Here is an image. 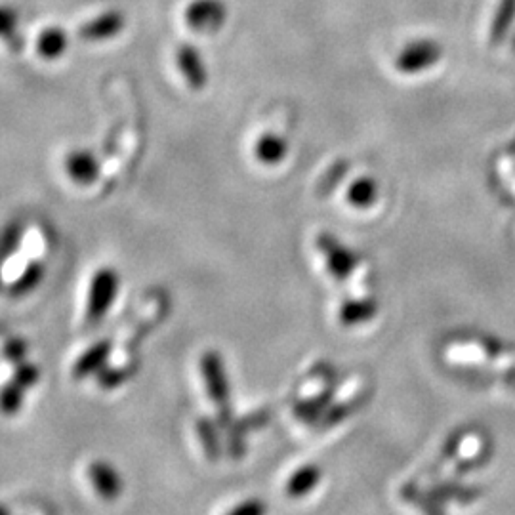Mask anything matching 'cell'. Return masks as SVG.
<instances>
[{"label":"cell","instance_id":"cell-24","mask_svg":"<svg viewBox=\"0 0 515 515\" xmlns=\"http://www.w3.org/2000/svg\"><path fill=\"white\" fill-rule=\"evenodd\" d=\"M23 388H20L16 382H8L2 388V395H0V405H2V412L6 416H14L18 414L23 405Z\"/></svg>","mask_w":515,"mask_h":515},{"label":"cell","instance_id":"cell-20","mask_svg":"<svg viewBox=\"0 0 515 515\" xmlns=\"http://www.w3.org/2000/svg\"><path fill=\"white\" fill-rule=\"evenodd\" d=\"M369 397H371V392H369V390H363V392L353 395V397L346 399V401H342V403L330 405L327 412L323 414V418H321L323 426H325V428H330V426H334V424L342 422L344 418H348L350 414L357 411L365 401H369Z\"/></svg>","mask_w":515,"mask_h":515},{"label":"cell","instance_id":"cell-30","mask_svg":"<svg viewBox=\"0 0 515 515\" xmlns=\"http://www.w3.org/2000/svg\"><path fill=\"white\" fill-rule=\"evenodd\" d=\"M512 46H514V50H515V35H514V42H512Z\"/></svg>","mask_w":515,"mask_h":515},{"label":"cell","instance_id":"cell-22","mask_svg":"<svg viewBox=\"0 0 515 515\" xmlns=\"http://www.w3.org/2000/svg\"><path fill=\"white\" fill-rule=\"evenodd\" d=\"M166 311H168V306L163 304L161 308L157 309L155 313H151V315H147L145 319H142L132 332H130V336L124 340L123 350L124 351H136L140 348V344H142V340H144L145 336L151 332V330L155 329V327H159L161 323H163V319H165Z\"/></svg>","mask_w":515,"mask_h":515},{"label":"cell","instance_id":"cell-9","mask_svg":"<svg viewBox=\"0 0 515 515\" xmlns=\"http://www.w3.org/2000/svg\"><path fill=\"white\" fill-rule=\"evenodd\" d=\"M124 29V16L117 10H109L81 27V39L88 42L107 41L117 37Z\"/></svg>","mask_w":515,"mask_h":515},{"label":"cell","instance_id":"cell-17","mask_svg":"<svg viewBox=\"0 0 515 515\" xmlns=\"http://www.w3.org/2000/svg\"><path fill=\"white\" fill-rule=\"evenodd\" d=\"M515 21V0H500L498 8H496L493 25H491V33H489V41L493 46H498L500 42L508 37L510 29L514 27Z\"/></svg>","mask_w":515,"mask_h":515},{"label":"cell","instance_id":"cell-19","mask_svg":"<svg viewBox=\"0 0 515 515\" xmlns=\"http://www.w3.org/2000/svg\"><path fill=\"white\" fill-rule=\"evenodd\" d=\"M140 369V361L138 359H130L123 365H105L102 371L98 372V384L102 386L103 390H115L121 384H124L130 376H134L136 371Z\"/></svg>","mask_w":515,"mask_h":515},{"label":"cell","instance_id":"cell-15","mask_svg":"<svg viewBox=\"0 0 515 515\" xmlns=\"http://www.w3.org/2000/svg\"><path fill=\"white\" fill-rule=\"evenodd\" d=\"M195 430L201 439L203 451H205L208 462H218L222 456V439H220V424L214 422L208 416H201L195 422Z\"/></svg>","mask_w":515,"mask_h":515},{"label":"cell","instance_id":"cell-29","mask_svg":"<svg viewBox=\"0 0 515 515\" xmlns=\"http://www.w3.org/2000/svg\"><path fill=\"white\" fill-rule=\"evenodd\" d=\"M264 512H266V506L260 500H247L231 510V514L235 515H258Z\"/></svg>","mask_w":515,"mask_h":515},{"label":"cell","instance_id":"cell-27","mask_svg":"<svg viewBox=\"0 0 515 515\" xmlns=\"http://www.w3.org/2000/svg\"><path fill=\"white\" fill-rule=\"evenodd\" d=\"M21 243V227L16 226V224H12V226L8 227L6 231H4V245H2V256L4 258H10L18 248H20Z\"/></svg>","mask_w":515,"mask_h":515},{"label":"cell","instance_id":"cell-14","mask_svg":"<svg viewBox=\"0 0 515 515\" xmlns=\"http://www.w3.org/2000/svg\"><path fill=\"white\" fill-rule=\"evenodd\" d=\"M67 48H69V37L60 27L44 29L37 39V52L46 62L60 60L67 52Z\"/></svg>","mask_w":515,"mask_h":515},{"label":"cell","instance_id":"cell-23","mask_svg":"<svg viewBox=\"0 0 515 515\" xmlns=\"http://www.w3.org/2000/svg\"><path fill=\"white\" fill-rule=\"evenodd\" d=\"M348 170H350V163H348L346 159H340V161L332 163L329 170L323 174L321 182H319L317 197H319V199H327V197H330V195L334 193V189L342 184V180L346 178Z\"/></svg>","mask_w":515,"mask_h":515},{"label":"cell","instance_id":"cell-13","mask_svg":"<svg viewBox=\"0 0 515 515\" xmlns=\"http://www.w3.org/2000/svg\"><path fill=\"white\" fill-rule=\"evenodd\" d=\"M334 399V390L332 388H325L319 393H315L313 397H306L302 401H298L294 405V412L300 420H304L306 424H313L319 422L323 418V414L327 412Z\"/></svg>","mask_w":515,"mask_h":515},{"label":"cell","instance_id":"cell-5","mask_svg":"<svg viewBox=\"0 0 515 515\" xmlns=\"http://www.w3.org/2000/svg\"><path fill=\"white\" fill-rule=\"evenodd\" d=\"M441 54H443V50L437 42L432 39H418V41L407 44L399 52V56L395 60V67L403 75H418L439 62Z\"/></svg>","mask_w":515,"mask_h":515},{"label":"cell","instance_id":"cell-11","mask_svg":"<svg viewBox=\"0 0 515 515\" xmlns=\"http://www.w3.org/2000/svg\"><path fill=\"white\" fill-rule=\"evenodd\" d=\"M378 311V304L371 296L365 298H350L344 300V304L340 306L338 311V319L344 327H357L361 323L371 321L372 317Z\"/></svg>","mask_w":515,"mask_h":515},{"label":"cell","instance_id":"cell-6","mask_svg":"<svg viewBox=\"0 0 515 515\" xmlns=\"http://www.w3.org/2000/svg\"><path fill=\"white\" fill-rule=\"evenodd\" d=\"M176 62H178V67L191 90L199 92L205 88L208 83V71H206L201 52L195 46L182 44L176 52Z\"/></svg>","mask_w":515,"mask_h":515},{"label":"cell","instance_id":"cell-25","mask_svg":"<svg viewBox=\"0 0 515 515\" xmlns=\"http://www.w3.org/2000/svg\"><path fill=\"white\" fill-rule=\"evenodd\" d=\"M39 378H41L39 367H37V365H33V363L23 361V363H18V365H16V371H14L12 382H16V384H18L20 388H23V390H29V388L37 386Z\"/></svg>","mask_w":515,"mask_h":515},{"label":"cell","instance_id":"cell-7","mask_svg":"<svg viewBox=\"0 0 515 515\" xmlns=\"http://www.w3.org/2000/svg\"><path fill=\"white\" fill-rule=\"evenodd\" d=\"M86 475H88L90 483L94 485L96 493L105 500H115L117 496L121 495V491H123L121 477L109 462L94 460L92 464H88Z\"/></svg>","mask_w":515,"mask_h":515},{"label":"cell","instance_id":"cell-1","mask_svg":"<svg viewBox=\"0 0 515 515\" xmlns=\"http://www.w3.org/2000/svg\"><path fill=\"white\" fill-rule=\"evenodd\" d=\"M201 372L205 380L206 393L216 407V420L220 428L226 432L235 422V414L231 409V388L222 355L216 350L205 351L201 357Z\"/></svg>","mask_w":515,"mask_h":515},{"label":"cell","instance_id":"cell-12","mask_svg":"<svg viewBox=\"0 0 515 515\" xmlns=\"http://www.w3.org/2000/svg\"><path fill=\"white\" fill-rule=\"evenodd\" d=\"M287 153H289L287 140L283 136H279V134H273V132H266L254 144V157L262 165H279L287 157Z\"/></svg>","mask_w":515,"mask_h":515},{"label":"cell","instance_id":"cell-10","mask_svg":"<svg viewBox=\"0 0 515 515\" xmlns=\"http://www.w3.org/2000/svg\"><path fill=\"white\" fill-rule=\"evenodd\" d=\"M111 350H113V342H111L109 338L100 340V342H96L94 346H90V348L84 351L83 355L75 361L73 371H71L73 378H75V380H83V378H88V376H92V374H98V372L102 371L103 367L107 365Z\"/></svg>","mask_w":515,"mask_h":515},{"label":"cell","instance_id":"cell-28","mask_svg":"<svg viewBox=\"0 0 515 515\" xmlns=\"http://www.w3.org/2000/svg\"><path fill=\"white\" fill-rule=\"evenodd\" d=\"M464 437H466V430L454 432L453 435L449 437V441L445 443V449L441 451V462H447L449 458H453L454 454H456V451L460 449V445H462Z\"/></svg>","mask_w":515,"mask_h":515},{"label":"cell","instance_id":"cell-2","mask_svg":"<svg viewBox=\"0 0 515 515\" xmlns=\"http://www.w3.org/2000/svg\"><path fill=\"white\" fill-rule=\"evenodd\" d=\"M119 292V275L113 268H100L88 289V302H86V321L90 325H98L107 311L113 306Z\"/></svg>","mask_w":515,"mask_h":515},{"label":"cell","instance_id":"cell-21","mask_svg":"<svg viewBox=\"0 0 515 515\" xmlns=\"http://www.w3.org/2000/svg\"><path fill=\"white\" fill-rule=\"evenodd\" d=\"M42 277H44V268H42L41 262L31 260V262L23 268L20 275L10 283V287H8L10 296H25V294H29L31 290H35L39 287Z\"/></svg>","mask_w":515,"mask_h":515},{"label":"cell","instance_id":"cell-4","mask_svg":"<svg viewBox=\"0 0 515 515\" xmlns=\"http://www.w3.org/2000/svg\"><path fill=\"white\" fill-rule=\"evenodd\" d=\"M186 21L193 33L216 35L226 25V4L222 0H193L187 6Z\"/></svg>","mask_w":515,"mask_h":515},{"label":"cell","instance_id":"cell-8","mask_svg":"<svg viewBox=\"0 0 515 515\" xmlns=\"http://www.w3.org/2000/svg\"><path fill=\"white\" fill-rule=\"evenodd\" d=\"M65 170L77 186H92L100 176V163L94 153L81 149L67 155Z\"/></svg>","mask_w":515,"mask_h":515},{"label":"cell","instance_id":"cell-16","mask_svg":"<svg viewBox=\"0 0 515 515\" xmlns=\"http://www.w3.org/2000/svg\"><path fill=\"white\" fill-rule=\"evenodd\" d=\"M323 472L319 466L315 464H306L302 468H298L294 474L290 475L287 485H285V493L292 498H302L309 495L321 481Z\"/></svg>","mask_w":515,"mask_h":515},{"label":"cell","instance_id":"cell-3","mask_svg":"<svg viewBox=\"0 0 515 515\" xmlns=\"http://www.w3.org/2000/svg\"><path fill=\"white\" fill-rule=\"evenodd\" d=\"M315 247L325 256L332 279L346 281L353 273V269L357 268V262H359L357 254L350 248L344 247L329 231H323L315 237Z\"/></svg>","mask_w":515,"mask_h":515},{"label":"cell","instance_id":"cell-26","mask_svg":"<svg viewBox=\"0 0 515 515\" xmlns=\"http://www.w3.org/2000/svg\"><path fill=\"white\" fill-rule=\"evenodd\" d=\"M25 355H27V344H25V340H21L18 336L10 338V340L4 344V357H6L8 361H12L14 365L23 363V361H25Z\"/></svg>","mask_w":515,"mask_h":515},{"label":"cell","instance_id":"cell-18","mask_svg":"<svg viewBox=\"0 0 515 515\" xmlns=\"http://www.w3.org/2000/svg\"><path fill=\"white\" fill-rule=\"evenodd\" d=\"M378 199V184L371 176H361L355 182H351L346 193V201L355 208H369Z\"/></svg>","mask_w":515,"mask_h":515}]
</instances>
